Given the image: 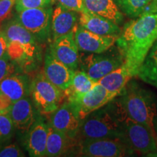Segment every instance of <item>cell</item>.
Masks as SVG:
<instances>
[{"label":"cell","mask_w":157,"mask_h":157,"mask_svg":"<svg viewBox=\"0 0 157 157\" xmlns=\"http://www.w3.org/2000/svg\"><path fill=\"white\" fill-rule=\"evenodd\" d=\"M157 40V0H152L140 16L124 25L117 42L123 64L136 76L151 48Z\"/></svg>","instance_id":"6da1fadb"},{"label":"cell","mask_w":157,"mask_h":157,"mask_svg":"<svg viewBox=\"0 0 157 157\" xmlns=\"http://www.w3.org/2000/svg\"><path fill=\"white\" fill-rule=\"evenodd\" d=\"M127 114L119 99H113L81 121L79 133L89 139L119 138L124 140L123 121Z\"/></svg>","instance_id":"7a4b0ae2"},{"label":"cell","mask_w":157,"mask_h":157,"mask_svg":"<svg viewBox=\"0 0 157 157\" xmlns=\"http://www.w3.org/2000/svg\"><path fill=\"white\" fill-rule=\"evenodd\" d=\"M2 30L7 40V52L20 70L33 69L42 59L40 44L14 17L6 21Z\"/></svg>","instance_id":"3957f363"},{"label":"cell","mask_w":157,"mask_h":157,"mask_svg":"<svg viewBox=\"0 0 157 157\" xmlns=\"http://www.w3.org/2000/svg\"><path fill=\"white\" fill-rule=\"evenodd\" d=\"M119 101L127 116L154 130L153 121L157 111L155 95L151 92L131 84L124 88Z\"/></svg>","instance_id":"277c9868"},{"label":"cell","mask_w":157,"mask_h":157,"mask_svg":"<svg viewBox=\"0 0 157 157\" xmlns=\"http://www.w3.org/2000/svg\"><path fill=\"white\" fill-rule=\"evenodd\" d=\"M29 96L39 114L49 115L63 103V90L57 87L40 72L31 80Z\"/></svg>","instance_id":"5b68a950"},{"label":"cell","mask_w":157,"mask_h":157,"mask_svg":"<svg viewBox=\"0 0 157 157\" xmlns=\"http://www.w3.org/2000/svg\"><path fill=\"white\" fill-rule=\"evenodd\" d=\"M124 140L134 151L143 154L157 153V137L154 131L126 116L123 121Z\"/></svg>","instance_id":"8992f818"},{"label":"cell","mask_w":157,"mask_h":157,"mask_svg":"<svg viewBox=\"0 0 157 157\" xmlns=\"http://www.w3.org/2000/svg\"><path fill=\"white\" fill-rule=\"evenodd\" d=\"M52 6L24 10L17 13L15 18L32 34L40 44L51 38Z\"/></svg>","instance_id":"52a82bcc"},{"label":"cell","mask_w":157,"mask_h":157,"mask_svg":"<svg viewBox=\"0 0 157 157\" xmlns=\"http://www.w3.org/2000/svg\"><path fill=\"white\" fill-rule=\"evenodd\" d=\"M124 140L119 138H85L80 145V154L90 157H121L132 154Z\"/></svg>","instance_id":"ba28073f"},{"label":"cell","mask_w":157,"mask_h":157,"mask_svg":"<svg viewBox=\"0 0 157 157\" xmlns=\"http://www.w3.org/2000/svg\"><path fill=\"white\" fill-rule=\"evenodd\" d=\"M122 64L123 58L121 54L107 56L102 53H90L80 57L78 66L92 79L98 82L104 76Z\"/></svg>","instance_id":"9c48e42d"},{"label":"cell","mask_w":157,"mask_h":157,"mask_svg":"<svg viewBox=\"0 0 157 157\" xmlns=\"http://www.w3.org/2000/svg\"><path fill=\"white\" fill-rule=\"evenodd\" d=\"M119 95V94L107 90L97 82L87 93L76 101L69 103L82 120L90 113L103 107Z\"/></svg>","instance_id":"30bf717a"},{"label":"cell","mask_w":157,"mask_h":157,"mask_svg":"<svg viewBox=\"0 0 157 157\" xmlns=\"http://www.w3.org/2000/svg\"><path fill=\"white\" fill-rule=\"evenodd\" d=\"M50 115L49 124L71 139L75 140L79 134L81 119L77 112L68 101L63 103Z\"/></svg>","instance_id":"8fae6325"},{"label":"cell","mask_w":157,"mask_h":157,"mask_svg":"<svg viewBox=\"0 0 157 157\" xmlns=\"http://www.w3.org/2000/svg\"><path fill=\"white\" fill-rule=\"evenodd\" d=\"M7 113L13 121L15 130L22 135L29 132L39 114L29 96L12 103Z\"/></svg>","instance_id":"7c38bea8"},{"label":"cell","mask_w":157,"mask_h":157,"mask_svg":"<svg viewBox=\"0 0 157 157\" xmlns=\"http://www.w3.org/2000/svg\"><path fill=\"white\" fill-rule=\"evenodd\" d=\"M117 36H103L87 30L78 23L74 30V39L78 50L89 53H103L116 43Z\"/></svg>","instance_id":"4fadbf2b"},{"label":"cell","mask_w":157,"mask_h":157,"mask_svg":"<svg viewBox=\"0 0 157 157\" xmlns=\"http://www.w3.org/2000/svg\"><path fill=\"white\" fill-rule=\"evenodd\" d=\"M48 48L58 60L68 68L74 71L78 69L80 56L74 39V31L52 41Z\"/></svg>","instance_id":"5bb4252c"},{"label":"cell","mask_w":157,"mask_h":157,"mask_svg":"<svg viewBox=\"0 0 157 157\" xmlns=\"http://www.w3.org/2000/svg\"><path fill=\"white\" fill-rule=\"evenodd\" d=\"M74 71L58 60L48 48L44 55L42 72L52 84L65 91L71 84Z\"/></svg>","instance_id":"9a60e30c"},{"label":"cell","mask_w":157,"mask_h":157,"mask_svg":"<svg viewBox=\"0 0 157 157\" xmlns=\"http://www.w3.org/2000/svg\"><path fill=\"white\" fill-rule=\"evenodd\" d=\"M48 134V124L39 114L34 124L25 135L24 146L30 156H45Z\"/></svg>","instance_id":"2e32d148"},{"label":"cell","mask_w":157,"mask_h":157,"mask_svg":"<svg viewBox=\"0 0 157 157\" xmlns=\"http://www.w3.org/2000/svg\"><path fill=\"white\" fill-rule=\"evenodd\" d=\"M79 13L70 10L58 4L52 8L51 17L52 41L75 30L78 23Z\"/></svg>","instance_id":"e0dca14e"},{"label":"cell","mask_w":157,"mask_h":157,"mask_svg":"<svg viewBox=\"0 0 157 157\" xmlns=\"http://www.w3.org/2000/svg\"><path fill=\"white\" fill-rule=\"evenodd\" d=\"M31 82L27 74L15 72L0 82V95L11 104L15 103L29 96Z\"/></svg>","instance_id":"ac0fdd59"},{"label":"cell","mask_w":157,"mask_h":157,"mask_svg":"<svg viewBox=\"0 0 157 157\" xmlns=\"http://www.w3.org/2000/svg\"><path fill=\"white\" fill-rule=\"evenodd\" d=\"M78 24L91 32L103 36H118L121 31L119 25L112 21L87 10L79 13Z\"/></svg>","instance_id":"d6986e66"},{"label":"cell","mask_w":157,"mask_h":157,"mask_svg":"<svg viewBox=\"0 0 157 157\" xmlns=\"http://www.w3.org/2000/svg\"><path fill=\"white\" fill-rule=\"evenodd\" d=\"M85 10L101 15L119 25L124 17L114 0H83Z\"/></svg>","instance_id":"ffe728a7"},{"label":"cell","mask_w":157,"mask_h":157,"mask_svg":"<svg viewBox=\"0 0 157 157\" xmlns=\"http://www.w3.org/2000/svg\"><path fill=\"white\" fill-rule=\"evenodd\" d=\"M48 140L45 156L57 157L63 155L69 148L71 142L74 141L63 132L52 127L48 123Z\"/></svg>","instance_id":"44dd1931"},{"label":"cell","mask_w":157,"mask_h":157,"mask_svg":"<svg viewBox=\"0 0 157 157\" xmlns=\"http://www.w3.org/2000/svg\"><path fill=\"white\" fill-rule=\"evenodd\" d=\"M96 83L83 70H75L69 87L64 91L67 101L73 102L78 100L90 91Z\"/></svg>","instance_id":"7402d4cb"},{"label":"cell","mask_w":157,"mask_h":157,"mask_svg":"<svg viewBox=\"0 0 157 157\" xmlns=\"http://www.w3.org/2000/svg\"><path fill=\"white\" fill-rule=\"evenodd\" d=\"M132 77L128 69L122 64L98 80V83L109 91L120 95Z\"/></svg>","instance_id":"603a6c76"},{"label":"cell","mask_w":157,"mask_h":157,"mask_svg":"<svg viewBox=\"0 0 157 157\" xmlns=\"http://www.w3.org/2000/svg\"><path fill=\"white\" fill-rule=\"evenodd\" d=\"M137 76L143 82L157 89V40L147 55Z\"/></svg>","instance_id":"cb8c5ba5"},{"label":"cell","mask_w":157,"mask_h":157,"mask_svg":"<svg viewBox=\"0 0 157 157\" xmlns=\"http://www.w3.org/2000/svg\"><path fill=\"white\" fill-rule=\"evenodd\" d=\"M152 0H114L121 13L131 18L140 16Z\"/></svg>","instance_id":"d4e9b609"},{"label":"cell","mask_w":157,"mask_h":157,"mask_svg":"<svg viewBox=\"0 0 157 157\" xmlns=\"http://www.w3.org/2000/svg\"><path fill=\"white\" fill-rule=\"evenodd\" d=\"M15 130L14 125L8 113H0V145L10 140Z\"/></svg>","instance_id":"484cf974"},{"label":"cell","mask_w":157,"mask_h":157,"mask_svg":"<svg viewBox=\"0 0 157 157\" xmlns=\"http://www.w3.org/2000/svg\"><path fill=\"white\" fill-rule=\"evenodd\" d=\"M53 2L54 0H16L14 7L18 13L24 10L50 7Z\"/></svg>","instance_id":"4316f807"},{"label":"cell","mask_w":157,"mask_h":157,"mask_svg":"<svg viewBox=\"0 0 157 157\" xmlns=\"http://www.w3.org/2000/svg\"><path fill=\"white\" fill-rule=\"evenodd\" d=\"M17 69L19 68L17 65L11 60L7 52H6L0 58V82L7 76L17 72Z\"/></svg>","instance_id":"83f0119b"},{"label":"cell","mask_w":157,"mask_h":157,"mask_svg":"<svg viewBox=\"0 0 157 157\" xmlns=\"http://www.w3.org/2000/svg\"><path fill=\"white\" fill-rule=\"evenodd\" d=\"M24 153L21 148L13 143H4L0 145V157H22Z\"/></svg>","instance_id":"f1b7e54d"},{"label":"cell","mask_w":157,"mask_h":157,"mask_svg":"<svg viewBox=\"0 0 157 157\" xmlns=\"http://www.w3.org/2000/svg\"><path fill=\"white\" fill-rule=\"evenodd\" d=\"M15 2L16 0H0V23L10 16Z\"/></svg>","instance_id":"f546056e"},{"label":"cell","mask_w":157,"mask_h":157,"mask_svg":"<svg viewBox=\"0 0 157 157\" xmlns=\"http://www.w3.org/2000/svg\"><path fill=\"white\" fill-rule=\"evenodd\" d=\"M59 5H60L65 8L82 13L85 10L83 0H56Z\"/></svg>","instance_id":"4dcf8cb0"},{"label":"cell","mask_w":157,"mask_h":157,"mask_svg":"<svg viewBox=\"0 0 157 157\" xmlns=\"http://www.w3.org/2000/svg\"><path fill=\"white\" fill-rule=\"evenodd\" d=\"M7 40L5 34L2 29H0V58L7 52Z\"/></svg>","instance_id":"1f68e13d"},{"label":"cell","mask_w":157,"mask_h":157,"mask_svg":"<svg viewBox=\"0 0 157 157\" xmlns=\"http://www.w3.org/2000/svg\"><path fill=\"white\" fill-rule=\"evenodd\" d=\"M10 105L11 103L9 101H7L5 98L0 95V113L7 112Z\"/></svg>","instance_id":"d6a6232c"},{"label":"cell","mask_w":157,"mask_h":157,"mask_svg":"<svg viewBox=\"0 0 157 157\" xmlns=\"http://www.w3.org/2000/svg\"><path fill=\"white\" fill-rule=\"evenodd\" d=\"M153 125H154V130L155 132V135L157 137V111L156 115L154 118V121H153Z\"/></svg>","instance_id":"836d02e7"}]
</instances>
